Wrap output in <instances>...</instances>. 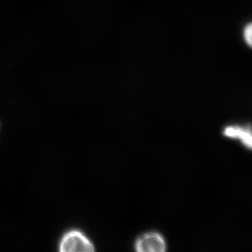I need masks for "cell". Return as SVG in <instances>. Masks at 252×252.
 I'll return each instance as SVG.
<instances>
[{"mask_svg": "<svg viewBox=\"0 0 252 252\" xmlns=\"http://www.w3.org/2000/svg\"><path fill=\"white\" fill-rule=\"evenodd\" d=\"M135 249L138 252H165L167 249V244L161 233L149 232L136 239Z\"/></svg>", "mask_w": 252, "mask_h": 252, "instance_id": "obj_2", "label": "cell"}, {"mask_svg": "<svg viewBox=\"0 0 252 252\" xmlns=\"http://www.w3.org/2000/svg\"><path fill=\"white\" fill-rule=\"evenodd\" d=\"M243 38L248 48L252 47V23L248 22L243 29Z\"/></svg>", "mask_w": 252, "mask_h": 252, "instance_id": "obj_4", "label": "cell"}, {"mask_svg": "<svg viewBox=\"0 0 252 252\" xmlns=\"http://www.w3.org/2000/svg\"><path fill=\"white\" fill-rule=\"evenodd\" d=\"M59 251L61 252H94L95 246L92 241L79 230L67 232L60 241Z\"/></svg>", "mask_w": 252, "mask_h": 252, "instance_id": "obj_1", "label": "cell"}, {"mask_svg": "<svg viewBox=\"0 0 252 252\" xmlns=\"http://www.w3.org/2000/svg\"><path fill=\"white\" fill-rule=\"evenodd\" d=\"M223 135L228 138L239 140L248 150L252 149V129L249 125H230L225 126L223 131Z\"/></svg>", "mask_w": 252, "mask_h": 252, "instance_id": "obj_3", "label": "cell"}]
</instances>
